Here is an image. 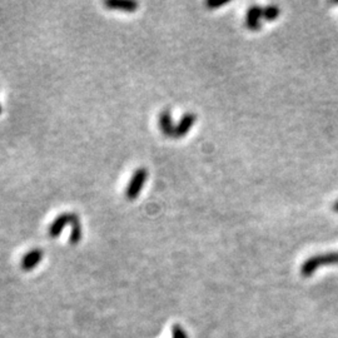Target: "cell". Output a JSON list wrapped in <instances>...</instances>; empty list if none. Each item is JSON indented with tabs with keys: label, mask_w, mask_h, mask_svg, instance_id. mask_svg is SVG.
I'll return each mask as SVG.
<instances>
[{
	"label": "cell",
	"mask_w": 338,
	"mask_h": 338,
	"mask_svg": "<svg viewBox=\"0 0 338 338\" xmlns=\"http://www.w3.org/2000/svg\"><path fill=\"white\" fill-rule=\"evenodd\" d=\"M331 264H338V252L309 257L300 266V275L303 276V277H309V276H312L317 271L318 267L331 266Z\"/></svg>",
	"instance_id": "obj_1"
},
{
	"label": "cell",
	"mask_w": 338,
	"mask_h": 338,
	"mask_svg": "<svg viewBox=\"0 0 338 338\" xmlns=\"http://www.w3.org/2000/svg\"><path fill=\"white\" fill-rule=\"evenodd\" d=\"M148 178V172L145 168H138L136 172H134L132 179H130L129 184H128L127 188V198L130 200L136 199L137 197L142 192V188L144 187L145 180Z\"/></svg>",
	"instance_id": "obj_2"
},
{
	"label": "cell",
	"mask_w": 338,
	"mask_h": 338,
	"mask_svg": "<svg viewBox=\"0 0 338 338\" xmlns=\"http://www.w3.org/2000/svg\"><path fill=\"white\" fill-rule=\"evenodd\" d=\"M43 257H44V252L41 251V249L39 248L32 249V251L28 252V253L21 258V262H20L21 269H24V271H32L33 268H35V267L40 263L41 258Z\"/></svg>",
	"instance_id": "obj_3"
},
{
	"label": "cell",
	"mask_w": 338,
	"mask_h": 338,
	"mask_svg": "<svg viewBox=\"0 0 338 338\" xmlns=\"http://www.w3.org/2000/svg\"><path fill=\"white\" fill-rule=\"evenodd\" d=\"M196 114L193 113H187L180 118L179 123L176 125V130H174V138H182V137L187 136L192 127L196 123Z\"/></svg>",
	"instance_id": "obj_4"
},
{
	"label": "cell",
	"mask_w": 338,
	"mask_h": 338,
	"mask_svg": "<svg viewBox=\"0 0 338 338\" xmlns=\"http://www.w3.org/2000/svg\"><path fill=\"white\" fill-rule=\"evenodd\" d=\"M72 222V213H63L55 218L49 227V236L57 238L63 232V229Z\"/></svg>",
	"instance_id": "obj_5"
},
{
	"label": "cell",
	"mask_w": 338,
	"mask_h": 338,
	"mask_svg": "<svg viewBox=\"0 0 338 338\" xmlns=\"http://www.w3.org/2000/svg\"><path fill=\"white\" fill-rule=\"evenodd\" d=\"M104 5L110 9H118L128 13L136 12L138 8V3L133 0H105Z\"/></svg>",
	"instance_id": "obj_6"
},
{
	"label": "cell",
	"mask_w": 338,
	"mask_h": 338,
	"mask_svg": "<svg viewBox=\"0 0 338 338\" xmlns=\"http://www.w3.org/2000/svg\"><path fill=\"white\" fill-rule=\"evenodd\" d=\"M159 128L162 130V133L167 137H174V130L176 127L172 120V116L169 110H163L159 116Z\"/></svg>",
	"instance_id": "obj_7"
},
{
	"label": "cell",
	"mask_w": 338,
	"mask_h": 338,
	"mask_svg": "<svg viewBox=\"0 0 338 338\" xmlns=\"http://www.w3.org/2000/svg\"><path fill=\"white\" fill-rule=\"evenodd\" d=\"M72 231H70V237H69V243L75 246L78 244L81 239V236H83V231H81V224L80 220H79L78 214L72 213Z\"/></svg>",
	"instance_id": "obj_8"
},
{
	"label": "cell",
	"mask_w": 338,
	"mask_h": 338,
	"mask_svg": "<svg viewBox=\"0 0 338 338\" xmlns=\"http://www.w3.org/2000/svg\"><path fill=\"white\" fill-rule=\"evenodd\" d=\"M280 10L277 5H268L266 6V8H263V18L268 21H272V20H275V19H277Z\"/></svg>",
	"instance_id": "obj_9"
},
{
	"label": "cell",
	"mask_w": 338,
	"mask_h": 338,
	"mask_svg": "<svg viewBox=\"0 0 338 338\" xmlns=\"http://www.w3.org/2000/svg\"><path fill=\"white\" fill-rule=\"evenodd\" d=\"M263 17V8L258 5L249 6L247 10V19H255V20H259Z\"/></svg>",
	"instance_id": "obj_10"
},
{
	"label": "cell",
	"mask_w": 338,
	"mask_h": 338,
	"mask_svg": "<svg viewBox=\"0 0 338 338\" xmlns=\"http://www.w3.org/2000/svg\"><path fill=\"white\" fill-rule=\"evenodd\" d=\"M172 333H173V338H188L185 331L179 324H176V326L172 327Z\"/></svg>",
	"instance_id": "obj_11"
},
{
	"label": "cell",
	"mask_w": 338,
	"mask_h": 338,
	"mask_svg": "<svg viewBox=\"0 0 338 338\" xmlns=\"http://www.w3.org/2000/svg\"><path fill=\"white\" fill-rule=\"evenodd\" d=\"M246 25L251 30H259L262 24L260 20H255V19H246Z\"/></svg>",
	"instance_id": "obj_12"
},
{
	"label": "cell",
	"mask_w": 338,
	"mask_h": 338,
	"mask_svg": "<svg viewBox=\"0 0 338 338\" xmlns=\"http://www.w3.org/2000/svg\"><path fill=\"white\" fill-rule=\"evenodd\" d=\"M228 3V0H220V1H214V0H208L207 1V6L211 9L214 8H219V6H223L224 4Z\"/></svg>",
	"instance_id": "obj_13"
},
{
	"label": "cell",
	"mask_w": 338,
	"mask_h": 338,
	"mask_svg": "<svg viewBox=\"0 0 338 338\" xmlns=\"http://www.w3.org/2000/svg\"><path fill=\"white\" fill-rule=\"evenodd\" d=\"M333 209H335L336 212H338V200L337 202H335V204H333Z\"/></svg>",
	"instance_id": "obj_14"
},
{
	"label": "cell",
	"mask_w": 338,
	"mask_h": 338,
	"mask_svg": "<svg viewBox=\"0 0 338 338\" xmlns=\"http://www.w3.org/2000/svg\"><path fill=\"white\" fill-rule=\"evenodd\" d=\"M0 113H1V107H0Z\"/></svg>",
	"instance_id": "obj_15"
}]
</instances>
